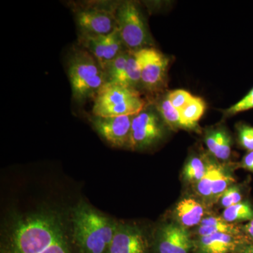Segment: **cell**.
Returning <instances> with one entry per match:
<instances>
[{"instance_id": "1", "label": "cell", "mask_w": 253, "mask_h": 253, "mask_svg": "<svg viewBox=\"0 0 253 253\" xmlns=\"http://www.w3.org/2000/svg\"><path fill=\"white\" fill-rule=\"evenodd\" d=\"M2 253H70L59 221L35 214L15 224Z\"/></svg>"}, {"instance_id": "2", "label": "cell", "mask_w": 253, "mask_h": 253, "mask_svg": "<svg viewBox=\"0 0 253 253\" xmlns=\"http://www.w3.org/2000/svg\"><path fill=\"white\" fill-rule=\"evenodd\" d=\"M66 70L73 99L80 104L94 99L106 84L104 70L94 56L79 44L68 54Z\"/></svg>"}, {"instance_id": "3", "label": "cell", "mask_w": 253, "mask_h": 253, "mask_svg": "<svg viewBox=\"0 0 253 253\" xmlns=\"http://www.w3.org/2000/svg\"><path fill=\"white\" fill-rule=\"evenodd\" d=\"M73 226L82 253H108L118 224L89 206H80L74 212Z\"/></svg>"}, {"instance_id": "4", "label": "cell", "mask_w": 253, "mask_h": 253, "mask_svg": "<svg viewBox=\"0 0 253 253\" xmlns=\"http://www.w3.org/2000/svg\"><path fill=\"white\" fill-rule=\"evenodd\" d=\"M93 100L91 112L97 117L136 116L146 107L140 91L118 84H105Z\"/></svg>"}, {"instance_id": "5", "label": "cell", "mask_w": 253, "mask_h": 253, "mask_svg": "<svg viewBox=\"0 0 253 253\" xmlns=\"http://www.w3.org/2000/svg\"><path fill=\"white\" fill-rule=\"evenodd\" d=\"M116 1H91L77 3L73 7L79 33L107 35L118 28Z\"/></svg>"}, {"instance_id": "6", "label": "cell", "mask_w": 253, "mask_h": 253, "mask_svg": "<svg viewBox=\"0 0 253 253\" xmlns=\"http://www.w3.org/2000/svg\"><path fill=\"white\" fill-rule=\"evenodd\" d=\"M116 18L118 31L126 49L135 52L152 47L154 43L144 15L134 1L118 3Z\"/></svg>"}, {"instance_id": "7", "label": "cell", "mask_w": 253, "mask_h": 253, "mask_svg": "<svg viewBox=\"0 0 253 253\" xmlns=\"http://www.w3.org/2000/svg\"><path fill=\"white\" fill-rule=\"evenodd\" d=\"M134 54L140 68L141 88L151 93L161 91L166 83L169 59L153 46Z\"/></svg>"}, {"instance_id": "8", "label": "cell", "mask_w": 253, "mask_h": 253, "mask_svg": "<svg viewBox=\"0 0 253 253\" xmlns=\"http://www.w3.org/2000/svg\"><path fill=\"white\" fill-rule=\"evenodd\" d=\"M78 44L94 56L102 69L127 49L118 28L107 35L79 33Z\"/></svg>"}, {"instance_id": "9", "label": "cell", "mask_w": 253, "mask_h": 253, "mask_svg": "<svg viewBox=\"0 0 253 253\" xmlns=\"http://www.w3.org/2000/svg\"><path fill=\"white\" fill-rule=\"evenodd\" d=\"M163 134L162 124L157 113L146 106L133 118L129 148L131 150L146 149L157 143Z\"/></svg>"}, {"instance_id": "10", "label": "cell", "mask_w": 253, "mask_h": 253, "mask_svg": "<svg viewBox=\"0 0 253 253\" xmlns=\"http://www.w3.org/2000/svg\"><path fill=\"white\" fill-rule=\"evenodd\" d=\"M134 116L97 117L91 119L94 129L103 139L116 148H129L131 123Z\"/></svg>"}, {"instance_id": "11", "label": "cell", "mask_w": 253, "mask_h": 253, "mask_svg": "<svg viewBox=\"0 0 253 253\" xmlns=\"http://www.w3.org/2000/svg\"><path fill=\"white\" fill-rule=\"evenodd\" d=\"M108 253H147V243L137 229L118 225Z\"/></svg>"}, {"instance_id": "12", "label": "cell", "mask_w": 253, "mask_h": 253, "mask_svg": "<svg viewBox=\"0 0 253 253\" xmlns=\"http://www.w3.org/2000/svg\"><path fill=\"white\" fill-rule=\"evenodd\" d=\"M191 247V238L185 227L170 224L163 228L158 240L160 253H189Z\"/></svg>"}, {"instance_id": "13", "label": "cell", "mask_w": 253, "mask_h": 253, "mask_svg": "<svg viewBox=\"0 0 253 253\" xmlns=\"http://www.w3.org/2000/svg\"><path fill=\"white\" fill-rule=\"evenodd\" d=\"M249 237L243 234H214L201 236L199 247L204 253H228L248 244Z\"/></svg>"}, {"instance_id": "14", "label": "cell", "mask_w": 253, "mask_h": 253, "mask_svg": "<svg viewBox=\"0 0 253 253\" xmlns=\"http://www.w3.org/2000/svg\"><path fill=\"white\" fill-rule=\"evenodd\" d=\"M175 211L179 222L184 227L198 225L204 219V207L193 199L181 200L176 206Z\"/></svg>"}, {"instance_id": "15", "label": "cell", "mask_w": 253, "mask_h": 253, "mask_svg": "<svg viewBox=\"0 0 253 253\" xmlns=\"http://www.w3.org/2000/svg\"><path fill=\"white\" fill-rule=\"evenodd\" d=\"M206 146L214 156L222 161L230 157L231 153V137L223 129H217L208 133L206 138Z\"/></svg>"}, {"instance_id": "16", "label": "cell", "mask_w": 253, "mask_h": 253, "mask_svg": "<svg viewBox=\"0 0 253 253\" xmlns=\"http://www.w3.org/2000/svg\"><path fill=\"white\" fill-rule=\"evenodd\" d=\"M198 234L201 237L214 234H242L241 229L236 224L214 216L204 218L198 229Z\"/></svg>"}, {"instance_id": "17", "label": "cell", "mask_w": 253, "mask_h": 253, "mask_svg": "<svg viewBox=\"0 0 253 253\" xmlns=\"http://www.w3.org/2000/svg\"><path fill=\"white\" fill-rule=\"evenodd\" d=\"M131 51L126 49L104 68L106 84H122Z\"/></svg>"}, {"instance_id": "18", "label": "cell", "mask_w": 253, "mask_h": 253, "mask_svg": "<svg viewBox=\"0 0 253 253\" xmlns=\"http://www.w3.org/2000/svg\"><path fill=\"white\" fill-rule=\"evenodd\" d=\"M156 109L168 126L172 127L191 129L189 125L181 117L180 111H177L170 104L167 97L158 103Z\"/></svg>"}, {"instance_id": "19", "label": "cell", "mask_w": 253, "mask_h": 253, "mask_svg": "<svg viewBox=\"0 0 253 253\" xmlns=\"http://www.w3.org/2000/svg\"><path fill=\"white\" fill-rule=\"evenodd\" d=\"M206 109V104L204 100L194 96L189 104L181 110V116L191 129H195L197 128V123L202 118Z\"/></svg>"}, {"instance_id": "20", "label": "cell", "mask_w": 253, "mask_h": 253, "mask_svg": "<svg viewBox=\"0 0 253 253\" xmlns=\"http://www.w3.org/2000/svg\"><path fill=\"white\" fill-rule=\"evenodd\" d=\"M222 218L229 223L251 221L253 219V208L249 202H241L225 208Z\"/></svg>"}, {"instance_id": "21", "label": "cell", "mask_w": 253, "mask_h": 253, "mask_svg": "<svg viewBox=\"0 0 253 253\" xmlns=\"http://www.w3.org/2000/svg\"><path fill=\"white\" fill-rule=\"evenodd\" d=\"M121 85L137 91H139V88H141L140 68L133 51H131L128 59L126 71Z\"/></svg>"}, {"instance_id": "22", "label": "cell", "mask_w": 253, "mask_h": 253, "mask_svg": "<svg viewBox=\"0 0 253 253\" xmlns=\"http://www.w3.org/2000/svg\"><path fill=\"white\" fill-rule=\"evenodd\" d=\"M208 166L205 164L204 161L199 157H193L188 161L184 166V178L192 183H198L207 170Z\"/></svg>"}, {"instance_id": "23", "label": "cell", "mask_w": 253, "mask_h": 253, "mask_svg": "<svg viewBox=\"0 0 253 253\" xmlns=\"http://www.w3.org/2000/svg\"><path fill=\"white\" fill-rule=\"evenodd\" d=\"M219 167L214 164L208 165L207 170L204 176L197 183V191L204 197H209L212 195V185Z\"/></svg>"}, {"instance_id": "24", "label": "cell", "mask_w": 253, "mask_h": 253, "mask_svg": "<svg viewBox=\"0 0 253 253\" xmlns=\"http://www.w3.org/2000/svg\"><path fill=\"white\" fill-rule=\"evenodd\" d=\"M234 181V179L232 176L226 174L221 168H219L214 183H213L212 196L219 199L223 193L229 187V185H231Z\"/></svg>"}, {"instance_id": "25", "label": "cell", "mask_w": 253, "mask_h": 253, "mask_svg": "<svg viewBox=\"0 0 253 253\" xmlns=\"http://www.w3.org/2000/svg\"><path fill=\"white\" fill-rule=\"evenodd\" d=\"M166 97L177 111H181L189 104L191 100L194 98V96L189 91L177 89L170 91Z\"/></svg>"}, {"instance_id": "26", "label": "cell", "mask_w": 253, "mask_h": 253, "mask_svg": "<svg viewBox=\"0 0 253 253\" xmlns=\"http://www.w3.org/2000/svg\"><path fill=\"white\" fill-rule=\"evenodd\" d=\"M242 194L237 186H230L223 193L220 199L221 206L225 208L242 202Z\"/></svg>"}, {"instance_id": "27", "label": "cell", "mask_w": 253, "mask_h": 253, "mask_svg": "<svg viewBox=\"0 0 253 253\" xmlns=\"http://www.w3.org/2000/svg\"><path fill=\"white\" fill-rule=\"evenodd\" d=\"M237 128L240 145L244 149L253 151V126L241 124Z\"/></svg>"}, {"instance_id": "28", "label": "cell", "mask_w": 253, "mask_h": 253, "mask_svg": "<svg viewBox=\"0 0 253 253\" xmlns=\"http://www.w3.org/2000/svg\"><path fill=\"white\" fill-rule=\"evenodd\" d=\"M253 109V87L249 94L245 96L239 102L233 105L229 109L226 110V116H233L237 113L244 112Z\"/></svg>"}, {"instance_id": "29", "label": "cell", "mask_w": 253, "mask_h": 253, "mask_svg": "<svg viewBox=\"0 0 253 253\" xmlns=\"http://www.w3.org/2000/svg\"><path fill=\"white\" fill-rule=\"evenodd\" d=\"M241 167L253 173V151H249L243 158Z\"/></svg>"}, {"instance_id": "30", "label": "cell", "mask_w": 253, "mask_h": 253, "mask_svg": "<svg viewBox=\"0 0 253 253\" xmlns=\"http://www.w3.org/2000/svg\"><path fill=\"white\" fill-rule=\"evenodd\" d=\"M243 230L245 231L249 239H252L253 241V219L244 226Z\"/></svg>"}, {"instance_id": "31", "label": "cell", "mask_w": 253, "mask_h": 253, "mask_svg": "<svg viewBox=\"0 0 253 253\" xmlns=\"http://www.w3.org/2000/svg\"><path fill=\"white\" fill-rule=\"evenodd\" d=\"M239 250L241 253H253V243L244 244Z\"/></svg>"}]
</instances>
